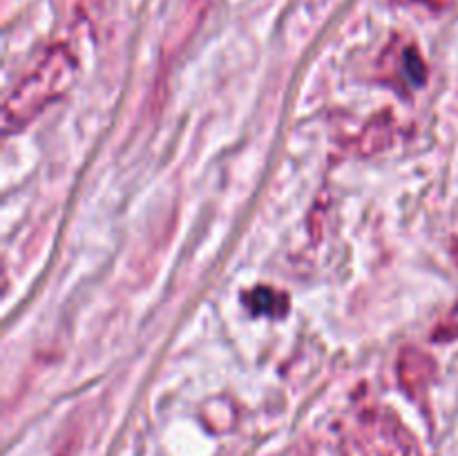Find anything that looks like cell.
Returning <instances> with one entry per match:
<instances>
[{"instance_id": "6da1fadb", "label": "cell", "mask_w": 458, "mask_h": 456, "mask_svg": "<svg viewBox=\"0 0 458 456\" xmlns=\"http://www.w3.org/2000/svg\"><path fill=\"white\" fill-rule=\"evenodd\" d=\"M79 74L74 54L65 47H54L38 65L22 76L3 103V132L12 134L30 125L54 101L65 97Z\"/></svg>"}, {"instance_id": "3957f363", "label": "cell", "mask_w": 458, "mask_h": 456, "mask_svg": "<svg viewBox=\"0 0 458 456\" xmlns=\"http://www.w3.org/2000/svg\"><path fill=\"white\" fill-rule=\"evenodd\" d=\"M246 307H249L255 316L280 317L289 311V298L277 293L276 289L259 286V289L250 291V293L246 295Z\"/></svg>"}, {"instance_id": "7a4b0ae2", "label": "cell", "mask_w": 458, "mask_h": 456, "mask_svg": "<svg viewBox=\"0 0 458 456\" xmlns=\"http://www.w3.org/2000/svg\"><path fill=\"white\" fill-rule=\"evenodd\" d=\"M416 445L396 414L383 407H367L344 425V456H411Z\"/></svg>"}]
</instances>
